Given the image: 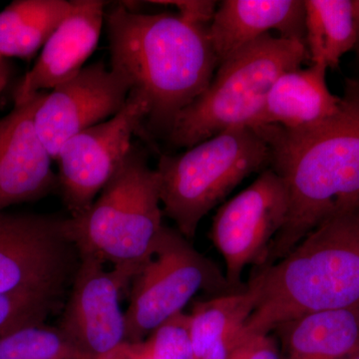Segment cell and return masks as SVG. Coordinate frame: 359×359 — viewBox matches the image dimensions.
Segmentation results:
<instances>
[{
	"mask_svg": "<svg viewBox=\"0 0 359 359\" xmlns=\"http://www.w3.org/2000/svg\"><path fill=\"white\" fill-rule=\"evenodd\" d=\"M189 314L180 313L142 341H125L101 359H197L188 330Z\"/></svg>",
	"mask_w": 359,
	"mask_h": 359,
	"instance_id": "obj_22",
	"label": "cell"
},
{
	"mask_svg": "<svg viewBox=\"0 0 359 359\" xmlns=\"http://www.w3.org/2000/svg\"><path fill=\"white\" fill-rule=\"evenodd\" d=\"M304 20L302 0H224L209 27L219 66L273 30L304 43Z\"/></svg>",
	"mask_w": 359,
	"mask_h": 359,
	"instance_id": "obj_15",
	"label": "cell"
},
{
	"mask_svg": "<svg viewBox=\"0 0 359 359\" xmlns=\"http://www.w3.org/2000/svg\"><path fill=\"white\" fill-rule=\"evenodd\" d=\"M58 306L36 297L0 294V337L25 325L45 323Z\"/></svg>",
	"mask_w": 359,
	"mask_h": 359,
	"instance_id": "obj_23",
	"label": "cell"
},
{
	"mask_svg": "<svg viewBox=\"0 0 359 359\" xmlns=\"http://www.w3.org/2000/svg\"><path fill=\"white\" fill-rule=\"evenodd\" d=\"M102 262L80 256V263L57 327L93 359L109 355L127 341L123 290L133 276L121 269H106Z\"/></svg>",
	"mask_w": 359,
	"mask_h": 359,
	"instance_id": "obj_11",
	"label": "cell"
},
{
	"mask_svg": "<svg viewBox=\"0 0 359 359\" xmlns=\"http://www.w3.org/2000/svg\"><path fill=\"white\" fill-rule=\"evenodd\" d=\"M150 113L144 94L132 90L118 114L71 137L59 151L58 189L71 218L93 204L131 150L132 137L148 133L143 123Z\"/></svg>",
	"mask_w": 359,
	"mask_h": 359,
	"instance_id": "obj_9",
	"label": "cell"
},
{
	"mask_svg": "<svg viewBox=\"0 0 359 359\" xmlns=\"http://www.w3.org/2000/svg\"><path fill=\"white\" fill-rule=\"evenodd\" d=\"M125 311L127 341H142L172 320L200 292H235L224 273L177 229L163 228L154 255L131 282Z\"/></svg>",
	"mask_w": 359,
	"mask_h": 359,
	"instance_id": "obj_7",
	"label": "cell"
},
{
	"mask_svg": "<svg viewBox=\"0 0 359 359\" xmlns=\"http://www.w3.org/2000/svg\"><path fill=\"white\" fill-rule=\"evenodd\" d=\"M11 77V65L8 59L0 57V94L4 92Z\"/></svg>",
	"mask_w": 359,
	"mask_h": 359,
	"instance_id": "obj_26",
	"label": "cell"
},
{
	"mask_svg": "<svg viewBox=\"0 0 359 359\" xmlns=\"http://www.w3.org/2000/svg\"><path fill=\"white\" fill-rule=\"evenodd\" d=\"M271 148V168L287 187V221L266 264L289 254L316 226L359 210V79L346 78L339 112L314 128L259 127Z\"/></svg>",
	"mask_w": 359,
	"mask_h": 359,
	"instance_id": "obj_1",
	"label": "cell"
},
{
	"mask_svg": "<svg viewBox=\"0 0 359 359\" xmlns=\"http://www.w3.org/2000/svg\"><path fill=\"white\" fill-rule=\"evenodd\" d=\"M321 63L287 71L276 80L252 128L278 126L289 131L314 128L339 111L341 97L328 88L327 71Z\"/></svg>",
	"mask_w": 359,
	"mask_h": 359,
	"instance_id": "obj_16",
	"label": "cell"
},
{
	"mask_svg": "<svg viewBox=\"0 0 359 359\" xmlns=\"http://www.w3.org/2000/svg\"><path fill=\"white\" fill-rule=\"evenodd\" d=\"M66 0H16L0 11V57L32 58L72 9Z\"/></svg>",
	"mask_w": 359,
	"mask_h": 359,
	"instance_id": "obj_19",
	"label": "cell"
},
{
	"mask_svg": "<svg viewBox=\"0 0 359 359\" xmlns=\"http://www.w3.org/2000/svg\"><path fill=\"white\" fill-rule=\"evenodd\" d=\"M131 91L127 77L100 60L47 93L35 113L34 124L52 160L71 137L118 114Z\"/></svg>",
	"mask_w": 359,
	"mask_h": 359,
	"instance_id": "obj_12",
	"label": "cell"
},
{
	"mask_svg": "<svg viewBox=\"0 0 359 359\" xmlns=\"http://www.w3.org/2000/svg\"><path fill=\"white\" fill-rule=\"evenodd\" d=\"M289 208L287 187L271 168L219 208L212 219L211 238L223 257L224 278L233 292L247 287L242 283L247 266L266 263Z\"/></svg>",
	"mask_w": 359,
	"mask_h": 359,
	"instance_id": "obj_10",
	"label": "cell"
},
{
	"mask_svg": "<svg viewBox=\"0 0 359 359\" xmlns=\"http://www.w3.org/2000/svg\"><path fill=\"white\" fill-rule=\"evenodd\" d=\"M160 175L147 155L132 146L126 159L93 204L67 219L80 256L95 257L133 278L154 255L162 233Z\"/></svg>",
	"mask_w": 359,
	"mask_h": 359,
	"instance_id": "obj_4",
	"label": "cell"
},
{
	"mask_svg": "<svg viewBox=\"0 0 359 359\" xmlns=\"http://www.w3.org/2000/svg\"><path fill=\"white\" fill-rule=\"evenodd\" d=\"M229 359H282L280 346L271 334L250 337Z\"/></svg>",
	"mask_w": 359,
	"mask_h": 359,
	"instance_id": "obj_25",
	"label": "cell"
},
{
	"mask_svg": "<svg viewBox=\"0 0 359 359\" xmlns=\"http://www.w3.org/2000/svg\"><path fill=\"white\" fill-rule=\"evenodd\" d=\"M247 287L257 304L245 340L306 314L359 308V210L321 223L282 259L259 266Z\"/></svg>",
	"mask_w": 359,
	"mask_h": 359,
	"instance_id": "obj_3",
	"label": "cell"
},
{
	"mask_svg": "<svg viewBox=\"0 0 359 359\" xmlns=\"http://www.w3.org/2000/svg\"><path fill=\"white\" fill-rule=\"evenodd\" d=\"M67 219L0 212V294L60 304L80 263Z\"/></svg>",
	"mask_w": 359,
	"mask_h": 359,
	"instance_id": "obj_8",
	"label": "cell"
},
{
	"mask_svg": "<svg viewBox=\"0 0 359 359\" xmlns=\"http://www.w3.org/2000/svg\"><path fill=\"white\" fill-rule=\"evenodd\" d=\"M354 50L358 51V53L359 54V39L358 43H356L355 49H354Z\"/></svg>",
	"mask_w": 359,
	"mask_h": 359,
	"instance_id": "obj_28",
	"label": "cell"
},
{
	"mask_svg": "<svg viewBox=\"0 0 359 359\" xmlns=\"http://www.w3.org/2000/svg\"><path fill=\"white\" fill-rule=\"evenodd\" d=\"M72 4L14 91V104L72 79L95 50L105 20L106 2L74 0Z\"/></svg>",
	"mask_w": 359,
	"mask_h": 359,
	"instance_id": "obj_14",
	"label": "cell"
},
{
	"mask_svg": "<svg viewBox=\"0 0 359 359\" xmlns=\"http://www.w3.org/2000/svg\"><path fill=\"white\" fill-rule=\"evenodd\" d=\"M249 287L194 302L188 330L197 359H229L245 341L243 330L256 308Z\"/></svg>",
	"mask_w": 359,
	"mask_h": 359,
	"instance_id": "obj_18",
	"label": "cell"
},
{
	"mask_svg": "<svg viewBox=\"0 0 359 359\" xmlns=\"http://www.w3.org/2000/svg\"><path fill=\"white\" fill-rule=\"evenodd\" d=\"M308 59L304 42L271 33L247 45L219 66L204 93L182 111L170 143L189 149L226 130L250 127L276 80Z\"/></svg>",
	"mask_w": 359,
	"mask_h": 359,
	"instance_id": "obj_5",
	"label": "cell"
},
{
	"mask_svg": "<svg viewBox=\"0 0 359 359\" xmlns=\"http://www.w3.org/2000/svg\"><path fill=\"white\" fill-rule=\"evenodd\" d=\"M271 148L252 127L226 130L180 155L161 156L163 214L192 240L202 219L252 173L271 166Z\"/></svg>",
	"mask_w": 359,
	"mask_h": 359,
	"instance_id": "obj_6",
	"label": "cell"
},
{
	"mask_svg": "<svg viewBox=\"0 0 359 359\" xmlns=\"http://www.w3.org/2000/svg\"><path fill=\"white\" fill-rule=\"evenodd\" d=\"M150 4L174 6L183 20L204 27H210L219 6L218 2L214 0H175L150 1Z\"/></svg>",
	"mask_w": 359,
	"mask_h": 359,
	"instance_id": "obj_24",
	"label": "cell"
},
{
	"mask_svg": "<svg viewBox=\"0 0 359 359\" xmlns=\"http://www.w3.org/2000/svg\"><path fill=\"white\" fill-rule=\"evenodd\" d=\"M304 4L309 60L337 68L358 42L353 0H304Z\"/></svg>",
	"mask_w": 359,
	"mask_h": 359,
	"instance_id": "obj_20",
	"label": "cell"
},
{
	"mask_svg": "<svg viewBox=\"0 0 359 359\" xmlns=\"http://www.w3.org/2000/svg\"><path fill=\"white\" fill-rule=\"evenodd\" d=\"M348 359H359V353L354 354L353 356H351V358Z\"/></svg>",
	"mask_w": 359,
	"mask_h": 359,
	"instance_id": "obj_27",
	"label": "cell"
},
{
	"mask_svg": "<svg viewBox=\"0 0 359 359\" xmlns=\"http://www.w3.org/2000/svg\"><path fill=\"white\" fill-rule=\"evenodd\" d=\"M273 332L282 359H348L359 353V308L306 314Z\"/></svg>",
	"mask_w": 359,
	"mask_h": 359,
	"instance_id": "obj_17",
	"label": "cell"
},
{
	"mask_svg": "<svg viewBox=\"0 0 359 359\" xmlns=\"http://www.w3.org/2000/svg\"><path fill=\"white\" fill-rule=\"evenodd\" d=\"M0 359H93L58 327L25 325L0 337Z\"/></svg>",
	"mask_w": 359,
	"mask_h": 359,
	"instance_id": "obj_21",
	"label": "cell"
},
{
	"mask_svg": "<svg viewBox=\"0 0 359 359\" xmlns=\"http://www.w3.org/2000/svg\"><path fill=\"white\" fill-rule=\"evenodd\" d=\"M111 68L148 99L149 133L170 134L219 67L209 27L178 13H141L119 4L106 13Z\"/></svg>",
	"mask_w": 359,
	"mask_h": 359,
	"instance_id": "obj_2",
	"label": "cell"
},
{
	"mask_svg": "<svg viewBox=\"0 0 359 359\" xmlns=\"http://www.w3.org/2000/svg\"><path fill=\"white\" fill-rule=\"evenodd\" d=\"M46 92H39L0 119V212L34 202L58 189L52 158L35 128V113Z\"/></svg>",
	"mask_w": 359,
	"mask_h": 359,
	"instance_id": "obj_13",
	"label": "cell"
}]
</instances>
